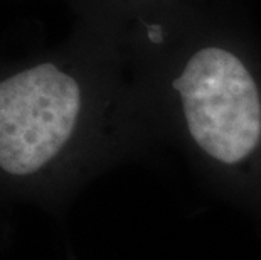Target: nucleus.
<instances>
[{
    "label": "nucleus",
    "instance_id": "obj_1",
    "mask_svg": "<svg viewBox=\"0 0 261 260\" xmlns=\"http://www.w3.org/2000/svg\"><path fill=\"white\" fill-rule=\"evenodd\" d=\"M74 14L58 49L0 61V203L36 195L116 113L118 73L132 59L123 17L112 5Z\"/></svg>",
    "mask_w": 261,
    "mask_h": 260
},
{
    "label": "nucleus",
    "instance_id": "obj_2",
    "mask_svg": "<svg viewBox=\"0 0 261 260\" xmlns=\"http://www.w3.org/2000/svg\"><path fill=\"white\" fill-rule=\"evenodd\" d=\"M73 9L90 7V5H105V4H148V2H179V0H68Z\"/></svg>",
    "mask_w": 261,
    "mask_h": 260
}]
</instances>
